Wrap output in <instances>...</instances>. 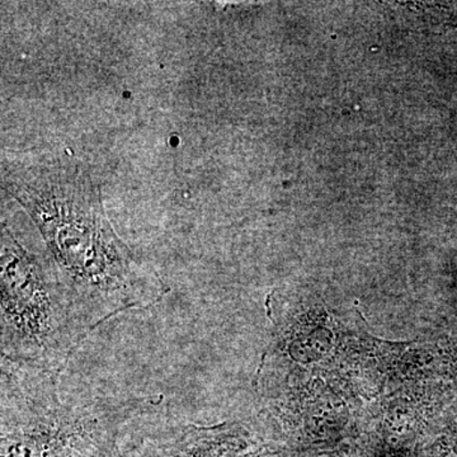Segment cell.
<instances>
[{
  "instance_id": "cell-3",
  "label": "cell",
  "mask_w": 457,
  "mask_h": 457,
  "mask_svg": "<svg viewBox=\"0 0 457 457\" xmlns=\"http://www.w3.org/2000/svg\"><path fill=\"white\" fill-rule=\"evenodd\" d=\"M2 357L47 370H64L89 335L56 270H47L2 231Z\"/></svg>"
},
{
  "instance_id": "cell-1",
  "label": "cell",
  "mask_w": 457,
  "mask_h": 457,
  "mask_svg": "<svg viewBox=\"0 0 457 457\" xmlns=\"http://www.w3.org/2000/svg\"><path fill=\"white\" fill-rule=\"evenodd\" d=\"M5 186L37 225L75 311L89 332L167 294L154 270L114 233L97 189L77 168L8 171Z\"/></svg>"
},
{
  "instance_id": "cell-2",
  "label": "cell",
  "mask_w": 457,
  "mask_h": 457,
  "mask_svg": "<svg viewBox=\"0 0 457 457\" xmlns=\"http://www.w3.org/2000/svg\"><path fill=\"white\" fill-rule=\"evenodd\" d=\"M163 396L99 395L65 374L2 357V457H102Z\"/></svg>"
}]
</instances>
